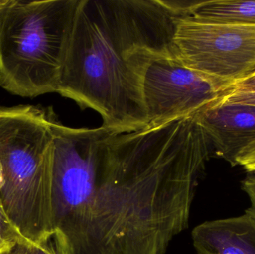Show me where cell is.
<instances>
[{
  "label": "cell",
  "instance_id": "2e32d148",
  "mask_svg": "<svg viewBox=\"0 0 255 254\" xmlns=\"http://www.w3.org/2000/svg\"><path fill=\"white\" fill-rule=\"evenodd\" d=\"M11 1L12 0H0V10L7 7L8 4H10Z\"/></svg>",
  "mask_w": 255,
  "mask_h": 254
},
{
  "label": "cell",
  "instance_id": "52a82bcc",
  "mask_svg": "<svg viewBox=\"0 0 255 254\" xmlns=\"http://www.w3.org/2000/svg\"><path fill=\"white\" fill-rule=\"evenodd\" d=\"M193 117L211 141L213 155L236 167L238 154L255 141V107L208 104Z\"/></svg>",
  "mask_w": 255,
  "mask_h": 254
},
{
  "label": "cell",
  "instance_id": "5b68a950",
  "mask_svg": "<svg viewBox=\"0 0 255 254\" xmlns=\"http://www.w3.org/2000/svg\"><path fill=\"white\" fill-rule=\"evenodd\" d=\"M178 59L219 92L255 70V26L175 18ZM219 93V92H218Z\"/></svg>",
  "mask_w": 255,
  "mask_h": 254
},
{
  "label": "cell",
  "instance_id": "3957f363",
  "mask_svg": "<svg viewBox=\"0 0 255 254\" xmlns=\"http://www.w3.org/2000/svg\"><path fill=\"white\" fill-rule=\"evenodd\" d=\"M54 117L51 110L31 104L0 107V160L4 174L0 199L32 244L54 230Z\"/></svg>",
  "mask_w": 255,
  "mask_h": 254
},
{
  "label": "cell",
  "instance_id": "9c48e42d",
  "mask_svg": "<svg viewBox=\"0 0 255 254\" xmlns=\"http://www.w3.org/2000/svg\"><path fill=\"white\" fill-rule=\"evenodd\" d=\"M184 17L191 18L204 22H222L255 26V1H196L187 16Z\"/></svg>",
  "mask_w": 255,
  "mask_h": 254
},
{
  "label": "cell",
  "instance_id": "277c9868",
  "mask_svg": "<svg viewBox=\"0 0 255 254\" xmlns=\"http://www.w3.org/2000/svg\"><path fill=\"white\" fill-rule=\"evenodd\" d=\"M80 0H12L0 10V86L34 98L57 92Z\"/></svg>",
  "mask_w": 255,
  "mask_h": 254
},
{
  "label": "cell",
  "instance_id": "7a4b0ae2",
  "mask_svg": "<svg viewBox=\"0 0 255 254\" xmlns=\"http://www.w3.org/2000/svg\"><path fill=\"white\" fill-rule=\"evenodd\" d=\"M175 18L162 0H80L57 92L114 132L145 128L144 77L156 58L175 55Z\"/></svg>",
  "mask_w": 255,
  "mask_h": 254
},
{
  "label": "cell",
  "instance_id": "30bf717a",
  "mask_svg": "<svg viewBox=\"0 0 255 254\" xmlns=\"http://www.w3.org/2000/svg\"><path fill=\"white\" fill-rule=\"evenodd\" d=\"M18 244H32L12 222L0 199V254L10 252Z\"/></svg>",
  "mask_w": 255,
  "mask_h": 254
},
{
  "label": "cell",
  "instance_id": "8fae6325",
  "mask_svg": "<svg viewBox=\"0 0 255 254\" xmlns=\"http://www.w3.org/2000/svg\"><path fill=\"white\" fill-rule=\"evenodd\" d=\"M209 104H240L255 107V90H236L221 92Z\"/></svg>",
  "mask_w": 255,
  "mask_h": 254
},
{
  "label": "cell",
  "instance_id": "5bb4252c",
  "mask_svg": "<svg viewBox=\"0 0 255 254\" xmlns=\"http://www.w3.org/2000/svg\"><path fill=\"white\" fill-rule=\"evenodd\" d=\"M236 90H255V70L245 77L228 85L221 89L219 93Z\"/></svg>",
  "mask_w": 255,
  "mask_h": 254
},
{
  "label": "cell",
  "instance_id": "6da1fadb",
  "mask_svg": "<svg viewBox=\"0 0 255 254\" xmlns=\"http://www.w3.org/2000/svg\"><path fill=\"white\" fill-rule=\"evenodd\" d=\"M57 254H165L189 226L211 141L193 116L118 134L52 121Z\"/></svg>",
  "mask_w": 255,
  "mask_h": 254
},
{
  "label": "cell",
  "instance_id": "ba28073f",
  "mask_svg": "<svg viewBox=\"0 0 255 254\" xmlns=\"http://www.w3.org/2000/svg\"><path fill=\"white\" fill-rule=\"evenodd\" d=\"M198 254H255V219L242 216L207 221L192 231Z\"/></svg>",
  "mask_w": 255,
  "mask_h": 254
},
{
  "label": "cell",
  "instance_id": "4fadbf2b",
  "mask_svg": "<svg viewBox=\"0 0 255 254\" xmlns=\"http://www.w3.org/2000/svg\"><path fill=\"white\" fill-rule=\"evenodd\" d=\"M241 189L247 194L250 202L246 213L255 219V174H248L241 181Z\"/></svg>",
  "mask_w": 255,
  "mask_h": 254
},
{
  "label": "cell",
  "instance_id": "9a60e30c",
  "mask_svg": "<svg viewBox=\"0 0 255 254\" xmlns=\"http://www.w3.org/2000/svg\"><path fill=\"white\" fill-rule=\"evenodd\" d=\"M4 254H37L34 244H18Z\"/></svg>",
  "mask_w": 255,
  "mask_h": 254
},
{
  "label": "cell",
  "instance_id": "8992f818",
  "mask_svg": "<svg viewBox=\"0 0 255 254\" xmlns=\"http://www.w3.org/2000/svg\"><path fill=\"white\" fill-rule=\"evenodd\" d=\"M218 92L212 82L186 67L176 55L159 57L144 77L147 126L193 116L214 101Z\"/></svg>",
  "mask_w": 255,
  "mask_h": 254
},
{
  "label": "cell",
  "instance_id": "7c38bea8",
  "mask_svg": "<svg viewBox=\"0 0 255 254\" xmlns=\"http://www.w3.org/2000/svg\"><path fill=\"white\" fill-rule=\"evenodd\" d=\"M236 166L242 167L248 174H255V141L244 148L236 158Z\"/></svg>",
  "mask_w": 255,
  "mask_h": 254
}]
</instances>
